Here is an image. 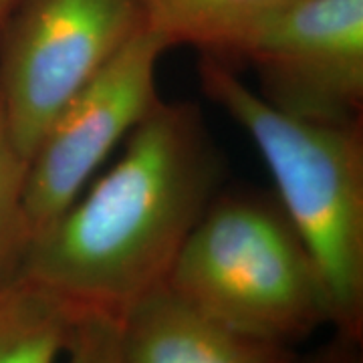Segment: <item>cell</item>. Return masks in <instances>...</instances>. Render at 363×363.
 Returning a JSON list of instances; mask_svg holds the SVG:
<instances>
[{
  "mask_svg": "<svg viewBox=\"0 0 363 363\" xmlns=\"http://www.w3.org/2000/svg\"><path fill=\"white\" fill-rule=\"evenodd\" d=\"M61 359L65 363H123L119 323L99 315L79 317Z\"/></svg>",
  "mask_w": 363,
  "mask_h": 363,
  "instance_id": "cell-11",
  "label": "cell"
},
{
  "mask_svg": "<svg viewBox=\"0 0 363 363\" xmlns=\"http://www.w3.org/2000/svg\"><path fill=\"white\" fill-rule=\"evenodd\" d=\"M216 59L252 67L257 93L286 116L363 121V0H286Z\"/></svg>",
  "mask_w": 363,
  "mask_h": 363,
  "instance_id": "cell-5",
  "label": "cell"
},
{
  "mask_svg": "<svg viewBox=\"0 0 363 363\" xmlns=\"http://www.w3.org/2000/svg\"><path fill=\"white\" fill-rule=\"evenodd\" d=\"M77 319L18 274L0 281V363H59Z\"/></svg>",
  "mask_w": 363,
  "mask_h": 363,
  "instance_id": "cell-9",
  "label": "cell"
},
{
  "mask_svg": "<svg viewBox=\"0 0 363 363\" xmlns=\"http://www.w3.org/2000/svg\"><path fill=\"white\" fill-rule=\"evenodd\" d=\"M222 166L200 107L164 101L61 216L37 234L16 274L71 311L121 321L166 285L216 196Z\"/></svg>",
  "mask_w": 363,
  "mask_h": 363,
  "instance_id": "cell-1",
  "label": "cell"
},
{
  "mask_svg": "<svg viewBox=\"0 0 363 363\" xmlns=\"http://www.w3.org/2000/svg\"><path fill=\"white\" fill-rule=\"evenodd\" d=\"M169 49L142 26L131 40L52 117L28 157V242L65 212L109 156L162 99L157 65Z\"/></svg>",
  "mask_w": 363,
  "mask_h": 363,
  "instance_id": "cell-6",
  "label": "cell"
},
{
  "mask_svg": "<svg viewBox=\"0 0 363 363\" xmlns=\"http://www.w3.org/2000/svg\"><path fill=\"white\" fill-rule=\"evenodd\" d=\"M18 0H0V23L6 18V14L13 11V6Z\"/></svg>",
  "mask_w": 363,
  "mask_h": 363,
  "instance_id": "cell-13",
  "label": "cell"
},
{
  "mask_svg": "<svg viewBox=\"0 0 363 363\" xmlns=\"http://www.w3.org/2000/svg\"><path fill=\"white\" fill-rule=\"evenodd\" d=\"M363 341L345 337L335 333L325 345L317 347L307 355H298L293 363H363Z\"/></svg>",
  "mask_w": 363,
  "mask_h": 363,
  "instance_id": "cell-12",
  "label": "cell"
},
{
  "mask_svg": "<svg viewBox=\"0 0 363 363\" xmlns=\"http://www.w3.org/2000/svg\"><path fill=\"white\" fill-rule=\"evenodd\" d=\"M26 169L28 157L16 143L0 95V281L16 274L28 247Z\"/></svg>",
  "mask_w": 363,
  "mask_h": 363,
  "instance_id": "cell-10",
  "label": "cell"
},
{
  "mask_svg": "<svg viewBox=\"0 0 363 363\" xmlns=\"http://www.w3.org/2000/svg\"><path fill=\"white\" fill-rule=\"evenodd\" d=\"M123 363H293L295 347L248 337L214 321L168 286L119 321Z\"/></svg>",
  "mask_w": 363,
  "mask_h": 363,
  "instance_id": "cell-7",
  "label": "cell"
},
{
  "mask_svg": "<svg viewBox=\"0 0 363 363\" xmlns=\"http://www.w3.org/2000/svg\"><path fill=\"white\" fill-rule=\"evenodd\" d=\"M143 26L135 0H18L0 23V95L30 157L65 104Z\"/></svg>",
  "mask_w": 363,
  "mask_h": 363,
  "instance_id": "cell-4",
  "label": "cell"
},
{
  "mask_svg": "<svg viewBox=\"0 0 363 363\" xmlns=\"http://www.w3.org/2000/svg\"><path fill=\"white\" fill-rule=\"evenodd\" d=\"M143 26L174 47L222 57L248 26L286 0H135Z\"/></svg>",
  "mask_w": 363,
  "mask_h": 363,
  "instance_id": "cell-8",
  "label": "cell"
},
{
  "mask_svg": "<svg viewBox=\"0 0 363 363\" xmlns=\"http://www.w3.org/2000/svg\"><path fill=\"white\" fill-rule=\"evenodd\" d=\"M166 286L214 321L286 347L329 325L317 264L272 196H214Z\"/></svg>",
  "mask_w": 363,
  "mask_h": 363,
  "instance_id": "cell-3",
  "label": "cell"
},
{
  "mask_svg": "<svg viewBox=\"0 0 363 363\" xmlns=\"http://www.w3.org/2000/svg\"><path fill=\"white\" fill-rule=\"evenodd\" d=\"M200 87L245 131L277 202L321 274L329 327L363 341V121L319 123L274 109L233 65L200 55Z\"/></svg>",
  "mask_w": 363,
  "mask_h": 363,
  "instance_id": "cell-2",
  "label": "cell"
}]
</instances>
